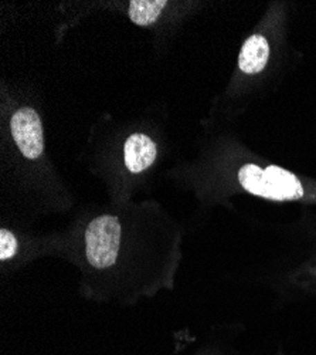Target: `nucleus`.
<instances>
[{
    "instance_id": "1",
    "label": "nucleus",
    "mask_w": 316,
    "mask_h": 355,
    "mask_svg": "<svg viewBox=\"0 0 316 355\" xmlns=\"http://www.w3.org/2000/svg\"><path fill=\"white\" fill-rule=\"evenodd\" d=\"M239 181L247 192L271 200H297L304 196L298 178L275 165L261 168L247 164L239 171Z\"/></svg>"
},
{
    "instance_id": "2",
    "label": "nucleus",
    "mask_w": 316,
    "mask_h": 355,
    "mask_svg": "<svg viewBox=\"0 0 316 355\" xmlns=\"http://www.w3.org/2000/svg\"><path fill=\"white\" fill-rule=\"evenodd\" d=\"M121 234L118 218L102 215L94 219L85 232V250L90 264L97 269H105L117 261Z\"/></svg>"
},
{
    "instance_id": "3",
    "label": "nucleus",
    "mask_w": 316,
    "mask_h": 355,
    "mask_svg": "<svg viewBox=\"0 0 316 355\" xmlns=\"http://www.w3.org/2000/svg\"><path fill=\"white\" fill-rule=\"evenodd\" d=\"M10 130L17 148L26 158L36 159L43 154V125L39 114L33 108L24 107L17 110L12 116Z\"/></svg>"
},
{
    "instance_id": "4",
    "label": "nucleus",
    "mask_w": 316,
    "mask_h": 355,
    "mask_svg": "<svg viewBox=\"0 0 316 355\" xmlns=\"http://www.w3.org/2000/svg\"><path fill=\"white\" fill-rule=\"evenodd\" d=\"M156 154L155 142L145 134L131 135L124 146L125 165L133 173L149 168L156 159Z\"/></svg>"
},
{
    "instance_id": "5",
    "label": "nucleus",
    "mask_w": 316,
    "mask_h": 355,
    "mask_svg": "<svg viewBox=\"0 0 316 355\" xmlns=\"http://www.w3.org/2000/svg\"><path fill=\"white\" fill-rule=\"evenodd\" d=\"M270 57V44L260 35L250 36L240 51L239 66L243 73L257 74L264 70Z\"/></svg>"
},
{
    "instance_id": "6",
    "label": "nucleus",
    "mask_w": 316,
    "mask_h": 355,
    "mask_svg": "<svg viewBox=\"0 0 316 355\" xmlns=\"http://www.w3.org/2000/svg\"><path fill=\"white\" fill-rule=\"evenodd\" d=\"M167 3L165 0H135L129 5V17L138 26L155 23Z\"/></svg>"
},
{
    "instance_id": "7",
    "label": "nucleus",
    "mask_w": 316,
    "mask_h": 355,
    "mask_svg": "<svg viewBox=\"0 0 316 355\" xmlns=\"http://www.w3.org/2000/svg\"><path fill=\"white\" fill-rule=\"evenodd\" d=\"M17 239L16 236L6 229L0 230V260L6 261L12 257H15V254L17 253Z\"/></svg>"
}]
</instances>
